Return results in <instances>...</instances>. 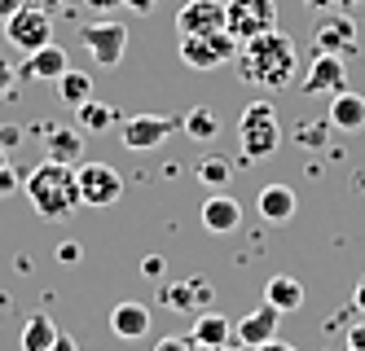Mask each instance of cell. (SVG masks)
<instances>
[{"label": "cell", "mask_w": 365, "mask_h": 351, "mask_svg": "<svg viewBox=\"0 0 365 351\" xmlns=\"http://www.w3.org/2000/svg\"><path fill=\"white\" fill-rule=\"evenodd\" d=\"M238 75L247 84H259V88H291L295 75H299V48L286 31H264L247 44H238Z\"/></svg>", "instance_id": "6da1fadb"}, {"label": "cell", "mask_w": 365, "mask_h": 351, "mask_svg": "<svg viewBox=\"0 0 365 351\" xmlns=\"http://www.w3.org/2000/svg\"><path fill=\"white\" fill-rule=\"evenodd\" d=\"M22 194H27L31 211L40 220L58 224V220H71L75 211H80V180H75V167L66 163H53V158H44L36 163L27 176H22Z\"/></svg>", "instance_id": "7a4b0ae2"}, {"label": "cell", "mask_w": 365, "mask_h": 351, "mask_svg": "<svg viewBox=\"0 0 365 351\" xmlns=\"http://www.w3.org/2000/svg\"><path fill=\"white\" fill-rule=\"evenodd\" d=\"M238 145H242V158H251V163L277 154V145H282V123H277V110H273L269 101L242 105V115H238Z\"/></svg>", "instance_id": "3957f363"}, {"label": "cell", "mask_w": 365, "mask_h": 351, "mask_svg": "<svg viewBox=\"0 0 365 351\" xmlns=\"http://www.w3.org/2000/svg\"><path fill=\"white\" fill-rule=\"evenodd\" d=\"M277 26V0H225V31L247 44Z\"/></svg>", "instance_id": "277c9868"}, {"label": "cell", "mask_w": 365, "mask_h": 351, "mask_svg": "<svg viewBox=\"0 0 365 351\" xmlns=\"http://www.w3.org/2000/svg\"><path fill=\"white\" fill-rule=\"evenodd\" d=\"M180 62L190 70H220L238 58V40L229 31H207V36H180Z\"/></svg>", "instance_id": "5b68a950"}, {"label": "cell", "mask_w": 365, "mask_h": 351, "mask_svg": "<svg viewBox=\"0 0 365 351\" xmlns=\"http://www.w3.org/2000/svg\"><path fill=\"white\" fill-rule=\"evenodd\" d=\"M75 180H80V202L93 211H106L123 198V176L110 163H80L75 167Z\"/></svg>", "instance_id": "8992f818"}, {"label": "cell", "mask_w": 365, "mask_h": 351, "mask_svg": "<svg viewBox=\"0 0 365 351\" xmlns=\"http://www.w3.org/2000/svg\"><path fill=\"white\" fill-rule=\"evenodd\" d=\"M5 40H9L18 53H36V48H44V44H53V14L40 9V5L18 9L14 18H5Z\"/></svg>", "instance_id": "52a82bcc"}, {"label": "cell", "mask_w": 365, "mask_h": 351, "mask_svg": "<svg viewBox=\"0 0 365 351\" xmlns=\"http://www.w3.org/2000/svg\"><path fill=\"white\" fill-rule=\"evenodd\" d=\"M84 48L97 70H115L128 53V26L123 22H88L84 26Z\"/></svg>", "instance_id": "ba28073f"}, {"label": "cell", "mask_w": 365, "mask_h": 351, "mask_svg": "<svg viewBox=\"0 0 365 351\" xmlns=\"http://www.w3.org/2000/svg\"><path fill=\"white\" fill-rule=\"evenodd\" d=\"M172 132H180V119H168V115H137V119H123L119 123V141L128 150H159Z\"/></svg>", "instance_id": "9c48e42d"}, {"label": "cell", "mask_w": 365, "mask_h": 351, "mask_svg": "<svg viewBox=\"0 0 365 351\" xmlns=\"http://www.w3.org/2000/svg\"><path fill=\"white\" fill-rule=\"evenodd\" d=\"M225 31V0H185L176 9V36Z\"/></svg>", "instance_id": "30bf717a"}, {"label": "cell", "mask_w": 365, "mask_h": 351, "mask_svg": "<svg viewBox=\"0 0 365 351\" xmlns=\"http://www.w3.org/2000/svg\"><path fill=\"white\" fill-rule=\"evenodd\" d=\"M299 88L308 97H322V93H344L348 88V70H344V58H334V53H317L308 66V75L299 79Z\"/></svg>", "instance_id": "8fae6325"}, {"label": "cell", "mask_w": 365, "mask_h": 351, "mask_svg": "<svg viewBox=\"0 0 365 351\" xmlns=\"http://www.w3.org/2000/svg\"><path fill=\"white\" fill-rule=\"evenodd\" d=\"M277 320H282V312L277 308H269V303H259V308H251L242 320H233V342L238 347H259V342H273L277 338Z\"/></svg>", "instance_id": "7c38bea8"}, {"label": "cell", "mask_w": 365, "mask_h": 351, "mask_svg": "<svg viewBox=\"0 0 365 351\" xmlns=\"http://www.w3.org/2000/svg\"><path fill=\"white\" fill-rule=\"evenodd\" d=\"M190 338L202 342V347H212V351H220V347L233 342V320H229L225 312H216V308H202V312H194V330H190Z\"/></svg>", "instance_id": "4fadbf2b"}, {"label": "cell", "mask_w": 365, "mask_h": 351, "mask_svg": "<svg viewBox=\"0 0 365 351\" xmlns=\"http://www.w3.org/2000/svg\"><path fill=\"white\" fill-rule=\"evenodd\" d=\"M110 334L115 338H123V342H137V338H145L150 334V308L145 303H115L110 308Z\"/></svg>", "instance_id": "5bb4252c"}, {"label": "cell", "mask_w": 365, "mask_h": 351, "mask_svg": "<svg viewBox=\"0 0 365 351\" xmlns=\"http://www.w3.org/2000/svg\"><path fill=\"white\" fill-rule=\"evenodd\" d=\"M312 44H317V53L344 58V53H352V44H356V26L348 18H322L317 31H312Z\"/></svg>", "instance_id": "9a60e30c"}, {"label": "cell", "mask_w": 365, "mask_h": 351, "mask_svg": "<svg viewBox=\"0 0 365 351\" xmlns=\"http://www.w3.org/2000/svg\"><path fill=\"white\" fill-rule=\"evenodd\" d=\"M66 70H71V58H66V48H58V44H44V48L27 53V62H22V75H27V79H48V84H58Z\"/></svg>", "instance_id": "2e32d148"}, {"label": "cell", "mask_w": 365, "mask_h": 351, "mask_svg": "<svg viewBox=\"0 0 365 351\" xmlns=\"http://www.w3.org/2000/svg\"><path fill=\"white\" fill-rule=\"evenodd\" d=\"M255 211L264 215L269 224H286L299 211V198H295L291 184H264V189H259V198H255Z\"/></svg>", "instance_id": "e0dca14e"}, {"label": "cell", "mask_w": 365, "mask_h": 351, "mask_svg": "<svg viewBox=\"0 0 365 351\" xmlns=\"http://www.w3.org/2000/svg\"><path fill=\"white\" fill-rule=\"evenodd\" d=\"M198 215H202V229H207V233H220V237H225V233H233V229L242 224V206L233 202L229 194H212V198L202 202V211H198Z\"/></svg>", "instance_id": "ac0fdd59"}, {"label": "cell", "mask_w": 365, "mask_h": 351, "mask_svg": "<svg viewBox=\"0 0 365 351\" xmlns=\"http://www.w3.org/2000/svg\"><path fill=\"white\" fill-rule=\"evenodd\" d=\"M44 158L66 163V167H80L84 163V132H75V127H48Z\"/></svg>", "instance_id": "d6986e66"}, {"label": "cell", "mask_w": 365, "mask_h": 351, "mask_svg": "<svg viewBox=\"0 0 365 351\" xmlns=\"http://www.w3.org/2000/svg\"><path fill=\"white\" fill-rule=\"evenodd\" d=\"M326 119H330V127H339V132H361V127H365V97L352 93V88L334 93Z\"/></svg>", "instance_id": "ffe728a7"}, {"label": "cell", "mask_w": 365, "mask_h": 351, "mask_svg": "<svg viewBox=\"0 0 365 351\" xmlns=\"http://www.w3.org/2000/svg\"><path fill=\"white\" fill-rule=\"evenodd\" d=\"M264 303L277 308L282 316H286V312H299V308H304V281L286 277V273H282V277H269V281H264Z\"/></svg>", "instance_id": "44dd1931"}, {"label": "cell", "mask_w": 365, "mask_h": 351, "mask_svg": "<svg viewBox=\"0 0 365 351\" xmlns=\"http://www.w3.org/2000/svg\"><path fill=\"white\" fill-rule=\"evenodd\" d=\"M58 334H62V330L53 325V316L31 312L27 320H22V338H18V347H22V351H48Z\"/></svg>", "instance_id": "7402d4cb"}, {"label": "cell", "mask_w": 365, "mask_h": 351, "mask_svg": "<svg viewBox=\"0 0 365 351\" xmlns=\"http://www.w3.org/2000/svg\"><path fill=\"white\" fill-rule=\"evenodd\" d=\"M75 123H80V132H106V127L119 123V110L106 105V101H97V97H88L84 105H75Z\"/></svg>", "instance_id": "603a6c76"}, {"label": "cell", "mask_w": 365, "mask_h": 351, "mask_svg": "<svg viewBox=\"0 0 365 351\" xmlns=\"http://www.w3.org/2000/svg\"><path fill=\"white\" fill-rule=\"evenodd\" d=\"M163 299L172 308H185V312H202L207 303H212V285H207L202 277H190V285H172L163 290Z\"/></svg>", "instance_id": "cb8c5ba5"}, {"label": "cell", "mask_w": 365, "mask_h": 351, "mask_svg": "<svg viewBox=\"0 0 365 351\" xmlns=\"http://www.w3.org/2000/svg\"><path fill=\"white\" fill-rule=\"evenodd\" d=\"M180 132H185L190 141H216L220 119H216V110H207V105H194V110L180 119Z\"/></svg>", "instance_id": "d4e9b609"}, {"label": "cell", "mask_w": 365, "mask_h": 351, "mask_svg": "<svg viewBox=\"0 0 365 351\" xmlns=\"http://www.w3.org/2000/svg\"><path fill=\"white\" fill-rule=\"evenodd\" d=\"M58 97H62V105H71V110H75V105H84L88 97H93V79L84 75V70H66L62 79H58Z\"/></svg>", "instance_id": "484cf974"}, {"label": "cell", "mask_w": 365, "mask_h": 351, "mask_svg": "<svg viewBox=\"0 0 365 351\" xmlns=\"http://www.w3.org/2000/svg\"><path fill=\"white\" fill-rule=\"evenodd\" d=\"M198 180L207 189H220V184L233 180V163H229V158H220V154H207L202 163H198Z\"/></svg>", "instance_id": "4316f807"}, {"label": "cell", "mask_w": 365, "mask_h": 351, "mask_svg": "<svg viewBox=\"0 0 365 351\" xmlns=\"http://www.w3.org/2000/svg\"><path fill=\"white\" fill-rule=\"evenodd\" d=\"M154 351H212V347L194 342L190 334H185V338H176V334H172V338H159V342H154Z\"/></svg>", "instance_id": "83f0119b"}, {"label": "cell", "mask_w": 365, "mask_h": 351, "mask_svg": "<svg viewBox=\"0 0 365 351\" xmlns=\"http://www.w3.org/2000/svg\"><path fill=\"white\" fill-rule=\"evenodd\" d=\"M141 273H145L150 281H163V273H168V259H163V255H145V259H141Z\"/></svg>", "instance_id": "f1b7e54d"}, {"label": "cell", "mask_w": 365, "mask_h": 351, "mask_svg": "<svg viewBox=\"0 0 365 351\" xmlns=\"http://www.w3.org/2000/svg\"><path fill=\"white\" fill-rule=\"evenodd\" d=\"M14 79H18L14 62H9V58H0V97H9V93H14Z\"/></svg>", "instance_id": "f546056e"}, {"label": "cell", "mask_w": 365, "mask_h": 351, "mask_svg": "<svg viewBox=\"0 0 365 351\" xmlns=\"http://www.w3.org/2000/svg\"><path fill=\"white\" fill-rule=\"evenodd\" d=\"M14 145H22V127L5 123V127H0V150H14Z\"/></svg>", "instance_id": "4dcf8cb0"}, {"label": "cell", "mask_w": 365, "mask_h": 351, "mask_svg": "<svg viewBox=\"0 0 365 351\" xmlns=\"http://www.w3.org/2000/svg\"><path fill=\"white\" fill-rule=\"evenodd\" d=\"M80 255H84L80 241H62V246H58V259H62V263H80Z\"/></svg>", "instance_id": "1f68e13d"}, {"label": "cell", "mask_w": 365, "mask_h": 351, "mask_svg": "<svg viewBox=\"0 0 365 351\" xmlns=\"http://www.w3.org/2000/svg\"><path fill=\"white\" fill-rule=\"evenodd\" d=\"M18 189V172H9V163L0 167V194H14Z\"/></svg>", "instance_id": "d6a6232c"}, {"label": "cell", "mask_w": 365, "mask_h": 351, "mask_svg": "<svg viewBox=\"0 0 365 351\" xmlns=\"http://www.w3.org/2000/svg\"><path fill=\"white\" fill-rule=\"evenodd\" d=\"M31 0H0V18H14L18 9H27Z\"/></svg>", "instance_id": "836d02e7"}, {"label": "cell", "mask_w": 365, "mask_h": 351, "mask_svg": "<svg viewBox=\"0 0 365 351\" xmlns=\"http://www.w3.org/2000/svg\"><path fill=\"white\" fill-rule=\"evenodd\" d=\"M123 5L133 9V14H141V18H145V14H154V5H159V0H123Z\"/></svg>", "instance_id": "e575fe53"}, {"label": "cell", "mask_w": 365, "mask_h": 351, "mask_svg": "<svg viewBox=\"0 0 365 351\" xmlns=\"http://www.w3.org/2000/svg\"><path fill=\"white\" fill-rule=\"evenodd\" d=\"M48 351H80V342H75L71 334H58V338H53V347H48Z\"/></svg>", "instance_id": "d590c367"}, {"label": "cell", "mask_w": 365, "mask_h": 351, "mask_svg": "<svg viewBox=\"0 0 365 351\" xmlns=\"http://www.w3.org/2000/svg\"><path fill=\"white\" fill-rule=\"evenodd\" d=\"M348 351H365V325H356V330L348 334Z\"/></svg>", "instance_id": "8d00e7d4"}, {"label": "cell", "mask_w": 365, "mask_h": 351, "mask_svg": "<svg viewBox=\"0 0 365 351\" xmlns=\"http://www.w3.org/2000/svg\"><path fill=\"white\" fill-rule=\"evenodd\" d=\"M251 351H299V347H291V342H282V338H273V342H259V347H251Z\"/></svg>", "instance_id": "74e56055"}, {"label": "cell", "mask_w": 365, "mask_h": 351, "mask_svg": "<svg viewBox=\"0 0 365 351\" xmlns=\"http://www.w3.org/2000/svg\"><path fill=\"white\" fill-rule=\"evenodd\" d=\"M84 5H93V9H101V14H110V9L123 5V0H84Z\"/></svg>", "instance_id": "f35d334b"}, {"label": "cell", "mask_w": 365, "mask_h": 351, "mask_svg": "<svg viewBox=\"0 0 365 351\" xmlns=\"http://www.w3.org/2000/svg\"><path fill=\"white\" fill-rule=\"evenodd\" d=\"M352 303H356V308L365 312V281H356V294H352Z\"/></svg>", "instance_id": "ab89813d"}, {"label": "cell", "mask_w": 365, "mask_h": 351, "mask_svg": "<svg viewBox=\"0 0 365 351\" xmlns=\"http://www.w3.org/2000/svg\"><path fill=\"white\" fill-rule=\"evenodd\" d=\"M308 9H330V5H339V0H304Z\"/></svg>", "instance_id": "60d3db41"}, {"label": "cell", "mask_w": 365, "mask_h": 351, "mask_svg": "<svg viewBox=\"0 0 365 351\" xmlns=\"http://www.w3.org/2000/svg\"><path fill=\"white\" fill-rule=\"evenodd\" d=\"M220 351H247V347H238V342H229V347H220Z\"/></svg>", "instance_id": "b9f144b4"}, {"label": "cell", "mask_w": 365, "mask_h": 351, "mask_svg": "<svg viewBox=\"0 0 365 351\" xmlns=\"http://www.w3.org/2000/svg\"><path fill=\"white\" fill-rule=\"evenodd\" d=\"M339 5H365V0H339Z\"/></svg>", "instance_id": "7bdbcfd3"}, {"label": "cell", "mask_w": 365, "mask_h": 351, "mask_svg": "<svg viewBox=\"0 0 365 351\" xmlns=\"http://www.w3.org/2000/svg\"><path fill=\"white\" fill-rule=\"evenodd\" d=\"M0 36H5V18H0Z\"/></svg>", "instance_id": "ee69618b"}, {"label": "cell", "mask_w": 365, "mask_h": 351, "mask_svg": "<svg viewBox=\"0 0 365 351\" xmlns=\"http://www.w3.org/2000/svg\"><path fill=\"white\" fill-rule=\"evenodd\" d=\"M0 167H5V150H0Z\"/></svg>", "instance_id": "f6af8a7d"}]
</instances>
